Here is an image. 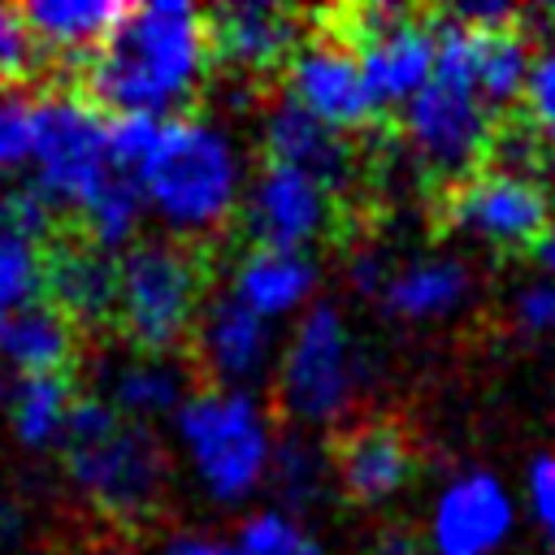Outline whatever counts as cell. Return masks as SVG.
I'll use <instances>...</instances> for the list:
<instances>
[{"label": "cell", "instance_id": "obj_1", "mask_svg": "<svg viewBox=\"0 0 555 555\" xmlns=\"http://www.w3.org/2000/svg\"><path fill=\"white\" fill-rule=\"evenodd\" d=\"M204 61L208 43L199 9L173 0L139 4L91 56L78 61L74 95L104 117H178L204 78Z\"/></svg>", "mask_w": 555, "mask_h": 555}, {"label": "cell", "instance_id": "obj_2", "mask_svg": "<svg viewBox=\"0 0 555 555\" xmlns=\"http://www.w3.org/2000/svg\"><path fill=\"white\" fill-rule=\"evenodd\" d=\"M134 182L143 204H152L178 238L217 243L234 217L238 156L217 126L178 113L160 121V134L134 169Z\"/></svg>", "mask_w": 555, "mask_h": 555}, {"label": "cell", "instance_id": "obj_3", "mask_svg": "<svg viewBox=\"0 0 555 555\" xmlns=\"http://www.w3.org/2000/svg\"><path fill=\"white\" fill-rule=\"evenodd\" d=\"M212 278V243L178 234L134 238L117 260V334L152 360L191 343Z\"/></svg>", "mask_w": 555, "mask_h": 555}, {"label": "cell", "instance_id": "obj_4", "mask_svg": "<svg viewBox=\"0 0 555 555\" xmlns=\"http://www.w3.org/2000/svg\"><path fill=\"white\" fill-rule=\"evenodd\" d=\"M30 160L35 186L56 208V217L78 221V212L113 178L104 113H95L74 91L39 95L30 104Z\"/></svg>", "mask_w": 555, "mask_h": 555}, {"label": "cell", "instance_id": "obj_5", "mask_svg": "<svg viewBox=\"0 0 555 555\" xmlns=\"http://www.w3.org/2000/svg\"><path fill=\"white\" fill-rule=\"evenodd\" d=\"M178 434L212 499L234 503L269 473L273 438L247 390H195L178 408Z\"/></svg>", "mask_w": 555, "mask_h": 555}, {"label": "cell", "instance_id": "obj_6", "mask_svg": "<svg viewBox=\"0 0 555 555\" xmlns=\"http://www.w3.org/2000/svg\"><path fill=\"white\" fill-rule=\"evenodd\" d=\"M65 473L74 490L117 525H143L156 516L165 486H169V460L165 442L143 421H117L104 438L65 447Z\"/></svg>", "mask_w": 555, "mask_h": 555}, {"label": "cell", "instance_id": "obj_7", "mask_svg": "<svg viewBox=\"0 0 555 555\" xmlns=\"http://www.w3.org/2000/svg\"><path fill=\"white\" fill-rule=\"evenodd\" d=\"M499 121L503 117L477 95V87L429 74V82L403 104L399 134L408 139L416 165L442 191V186L468 178L473 169H481Z\"/></svg>", "mask_w": 555, "mask_h": 555}, {"label": "cell", "instance_id": "obj_8", "mask_svg": "<svg viewBox=\"0 0 555 555\" xmlns=\"http://www.w3.org/2000/svg\"><path fill=\"white\" fill-rule=\"evenodd\" d=\"M360 373L364 360L351 347L343 312L334 304H312L286 347L278 373V403L295 421H334L347 412Z\"/></svg>", "mask_w": 555, "mask_h": 555}, {"label": "cell", "instance_id": "obj_9", "mask_svg": "<svg viewBox=\"0 0 555 555\" xmlns=\"http://www.w3.org/2000/svg\"><path fill=\"white\" fill-rule=\"evenodd\" d=\"M434 208L447 230L473 234L503 251L538 247L555 221V199H551L546 182L516 178V173L486 169V165L473 169L468 178L442 186Z\"/></svg>", "mask_w": 555, "mask_h": 555}, {"label": "cell", "instance_id": "obj_10", "mask_svg": "<svg viewBox=\"0 0 555 555\" xmlns=\"http://www.w3.org/2000/svg\"><path fill=\"white\" fill-rule=\"evenodd\" d=\"M282 95L343 134H369L382 121V108L364 87L356 52H347L325 30L304 35V43L282 69Z\"/></svg>", "mask_w": 555, "mask_h": 555}, {"label": "cell", "instance_id": "obj_11", "mask_svg": "<svg viewBox=\"0 0 555 555\" xmlns=\"http://www.w3.org/2000/svg\"><path fill=\"white\" fill-rule=\"evenodd\" d=\"M39 299L78 334L117 325V256H104L74 221H61L39 247Z\"/></svg>", "mask_w": 555, "mask_h": 555}, {"label": "cell", "instance_id": "obj_12", "mask_svg": "<svg viewBox=\"0 0 555 555\" xmlns=\"http://www.w3.org/2000/svg\"><path fill=\"white\" fill-rule=\"evenodd\" d=\"M360 139L364 134H343V130L317 121L286 95L278 104H269V113H264V160L308 173L312 182H321L334 195L338 208H347L351 195H360L364 178H369Z\"/></svg>", "mask_w": 555, "mask_h": 555}, {"label": "cell", "instance_id": "obj_13", "mask_svg": "<svg viewBox=\"0 0 555 555\" xmlns=\"http://www.w3.org/2000/svg\"><path fill=\"white\" fill-rule=\"evenodd\" d=\"M338 217L334 195L312 182L308 173L291 169V165H273L264 160V169L256 173L247 199H243V234L251 247L264 251H304L312 238H321Z\"/></svg>", "mask_w": 555, "mask_h": 555}, {"label": "cell", "instance_id": "obj_14", "mask_svg": "<svg viewBox=\"0 0 555 555\" xmlns=\"http://www.w3.org/2000/svg\"><path fill=\"white\" fill-rule=\"evenodd\" d=\"M269 343H273L269 321L256 317L234 291L212 295L191 330L186 364L195 369L199 390H243V382H251L264 369Z\"/></svg>", "mask_w": 555, "mask_h": 555}, {"label": "cell", "instance_id": "obj_15", "mask_svg": "<svg viewBox=\"0 0 555 555\" xmlns=\"http://www.w3.org/2000/svg\"><path fill=\"white\" fill-rule=\"evenodd\" d=\"M208 61L234 74H278L304 43V17L282 4H217L204 13Z\"/></svg>", "mask_w": 555, "mask_h": 555}, {"label": "cell", "instance_id": "obj_16", "mask_svg": "<svg viewBox=\"0 0 555 555\" xmlns=\"http://www.w3.org/2000/svg\"><path fill=\"white\" fill-rule=\"evenodd\" d=\"M330 468L351 503H382L412 477L416 442L399 416L351 421L330 442Z\"/></svg>", "mask_w": 555, "mask_h": 555}, {"label": "cell", "instance_id": "obj_17", "mask_svg": "<svg viewBox=\"0 0 555 555\" xmlns=\"http://www.w3.org/2000/svg\"><path fill=\"white\" fill-rule=\"evenodd\" d=\"M434 52H438V26H434V9H416L412 17H403L399 26L373 35L369 43L356 48L364 87L373 95V104L386 108H403L434 74Z\"/></svg>", "mask_w": 555, "mask_h": 555}, {"label": "cell", "instance_id": "obj_18", "mask_svg": "<svg viewBox=\"0 0 555 555\" xmlns=\"http://www.w3.org/2000/svg\"><path fill=\"white\" fill-rule=\"evenodd\" d=\"M512 529V499L490 473L455 477L434 507V555H490Z\"/></svg>", "mask_w": 555, "mask_h": 555}, {"label": "cell", "instance_id": "obj_19", "mask_svg": "<svg viewBox=\"0 0 555 555\" xmlns=\"http://www.w3.org/2000/svg\"><path fill=\"white\" fill-rule=\"evenodd\" d=\"M74 347H78V330L43 299L0 317V364L9 373H22V377L69 373Z\"/></svg>", "mask_w": 555, "mask_h": 555}, {"label": "cell", "instance_id": "obj_20", "mask_svg": "<svg viewBox=\"0 0 555 555\" xmlns=\"http://www.w3.org/2000/svg\"><path fill=\"white\" fill-rule=\"evenodd\" d=\"M130 9L134 4H117V0H35V4H22V22L30 26L43 56L56 52L61 61L78 65L108 39V30Z\"/></svg>", "mask_w": 555, "mask_h": 555}, {"label": "cell", "instance_id": "obj_21", "mask_svg": "<svg viewBox=\"0 0 555 555\" xmlns=\"http://www.w3.org/2000/svg\"><path fill=\"white\" fill-rule=\"evenodd\" d=\"M317 286V264L308 251H264L251 247L234 269V295L264 321L299 308Z\"/></svg>", "mask_w": 555, "mask_h": 555}, {"label": "cell", "instance_id": "obj_22", "mask_svg": "<svg viewBox=\"0 0 555 555\" xmlns=\"http://www.w3.org/2000/svg\"><path fill=\"white\" fill-rule=\"evenodd\" d=\"M464 291H468L464 264L442 260V256H438V260H416V264H408V269H399V273L386 278V286H382V308H386L390 317H408V321H416V317H438V312L455 308V304L464 299Z\"/></svg>", "mask_w": 555, "mask_h": 555}, {"label": "cell", "instance_id": "obj_23", "mask_svg": "<svg viewBox=\"0 0 555 555\" xmlns=\"http://www.w3.org/2000/svg\"><path fill=\"white\" fill-rule=\"evenodd\" d=\"M74 377L69 373H43V377H17L13 399H9V416H13V434L26 447H48L61 442L65 434V416L74 408Z\"/></svg>", "mask_w": 555, "mask_h": 555}, {"label": "cell", "instance_id": "obj_24", "mask_svg": "<svg viewBox=\"0 0 555 555\" xmlns=\"http://www.w3.org/2000/svg\"><path fill=\"white\" fill-rule=\"evenodd\" d=\"M525 74H529V35L520 26L477 30V91L499 117H507L512 104L520 100Z\"/></svg>", "mask_w": 555, "mask_h": 555}, {"label": "cell", "instance_id": "obj_25", "mask_svg": "<svg viewBox=\"0 0 555 555\" xmlns=\"http://www.w3.org/2000/svg\"><path fill=\"white\" fill-rule=\"evenodd\" d=\"M113 390V408L126 412V421H152V416H165L173 408H182V369L173 360H152V356H139L130 364H121L108 382Z\"/></svg>", "mask_w": 555, "mask_h": 555}, {"label": "cell", "instance_id": "obj_26", "mask_svg": "<svg viewBox=\"0 0 555 555\" xmlns=\"http://www.w3.org/2000/svg\"><path fill=\"white\" fill-rule=\"evenodd\" d=\"M139 212H143V195H139V182L130 173H117L104 182V191L78 212V230L104 251V256H117L134 243V230H139Z\"/></svg>", "mask_w": 555, "mask_h": 555}, {"label": "cell", "instance_id": "obj_27", "mask_svg": "<svg viewBox=\"0 0 555 555\" xmlns=\"http://www.w3.org/2000/svg\"><path fill=\"white\" fill-rule=\"evenodd\" d=\"M269 477L286 507H308L325 486V464L304 438L286 434L269 455Z\"/></svg>", "mask_w": 555, "mask_h": 555}, {"label": "cell", "instance_id": "obj_28", "mask_svg": "<svg viewBox=\"0 0 555 555\" xmlns=\"http://www.w3.org/2000/svg\"><path fill=\"white\" fill-rule=\"evenodd\" d=\"M238 555H321L317 538L282 516V512H260V516H247L243 529H238Z\"/></svg>", "mask_w": 555, "mask_h": 555}, {"label": "cell", "instance_id": "obj_29", "mask_svg": "<svg viewBox=\"0 0 555 555\" xmlns=\"http://www.w3.org/2000/svg\"><path fill=\"white\" fill-rule=\"evenodd\" d=\"M39 299V243L0 234V317Z\"/></svg>", "mask_w": 555, "mask_h": 555}, {"label": "cell", "instance_id": "obj_30", "mask_svg": "<svg viewBox=\"0 0 555 555\" xmlns=\"http://www.w3.org/2000/svg\"><path fill=\"white\" fill-rule=\"evenodd\" d=\"M39 65H43V52L30 26L22 22V9L0 4V91H13L17 82H26Z\"/></svg>", "mask_w": 555, "mask_h": 555}, {"label": "cell", "instance_id": "obj_31", "mask_svg": "<svg viewBox=\"0 0 555 555\" xmlns=\"http://www.w3.org/2000/svg\"><path fill=\"white\" fill-rule=\"evenodd\" d=\"M525 121L533 130H542L546 139H555V43L542 48L533 61H529V74H525Z\"/></svg>", "mask_w": 555, "mask_h": 555}, {"label": "cell", "instance_id": "obj_32", "mask_svg": "<svg viewBox=\"0 0 555 555\" xmlns=\"http://www.w3.org/2000/svg\"><path fill=\"white\" fill-rule=\"evenodd\" d=\"M30 160V100L0 91V173Z\"/></svg>", "mask_w": 555, "mask_h": 555}, {"label": "cell", "instance_id": "obj_33", "mask_svg": "<svg viewBox=\"0 0 555 555\" xmlns=\"http://www.w3.org/2000/svg\"><path fill=\"white\" fill-rule=\"evenodd\" d=\"M516 321H520L529 334L555 330V286H529V291L516 299Z\"/></svg>", "mask_w": 555, "mask_h": 555}, {"label": "cell", "instance_id": "obj_34", "mask_svg": "<svg viewBox=\"0 0 555 555\" xmlns=\"http://www.w3.org/2000/svg\"><path fill=\"white\" fill-rule=\"evenodd\" d=\"M529 499L542 525L555 533V455H538L529 468Z\"/></svg>", "mask_w": 555, "mask_h": 555}, {"label": "cell", "instance_id": "obj_35", "mask_svg": "<svg viewBox=\"0 0 555 555\" xmlns=\"http://www.w3.org/2000/svg\"><path fill=\"white\" fill-rule=\"evenodd\" d=\"M369 555H425V551H421V542H416L408 529H386V533L369 546Z\"/></svg>", "mask_w": 555, "mask_h": 555}, {"label": "cell", "instance_id": "obj_36", "mask_svg": "<svg viewBox=\"0 0 555 555\" xmlns=\"http://www.w3.org/2000/svg\"><path fill=\"white\" fill-rule=\"evenodd\" d=\"M165 555H238V551L225 542H212V538H178L165 546Z\"/></svg>", "mask_w": 555, "mask_h": 555}, {"label": "cell", "instance_id": "obj_37", "mask_svg": "<svg viewBox=\"0 0 555 555\" xmlns=\"http://www.w3.org/2000/svg\"><path fill=\"white\" fill-rule=\"evenodd\" d=\"M17 529H22V516H17V507H13V503L0 494V542H9Z\"/></svg>", "mask_w": 555, "mask_h": 555}, {"label": "cell", "instance_id": "obj_38", "mask_svg": "<svg viewBox=\"0 0 555 555\" xmlns=\"http://www.w3.org/2000/svg\"><path fill=\"white\" fill-rule=\"evenodd\" d=\"M533 251H538V264H542L546 273H555V221H551V230L542 234V243H538Z\"/></svg>", "mask_w": 555, "mask_h": 555}, {"label": "cell", "instance_id": "obj_39", "mask_svg": "<svg viewBox=\"0 0 555 555\" xmlns=\"http://www.w3.org/2000/svg\"><path fill=\"white\" fill-rule=\"evenodd\" d=\"M13 386H17V382H13V373L0 364V408H9V399H13Z\"/></svg>", "mask_w": 555, "mask_h": 555}, {"label": "cell", "instance_id": "obj_40", "mask_svg": "<svg viewBox=\"0 0 555 555\" xmlns=\"http://www.w3.org/2000/svg\"><path fill=\"white\" fill-rule=\"evenodd\" d=\"M551 173H555V169H551Z\"/></svg>", "mask_w": 555, "mask_h": 555}]
</instances>
